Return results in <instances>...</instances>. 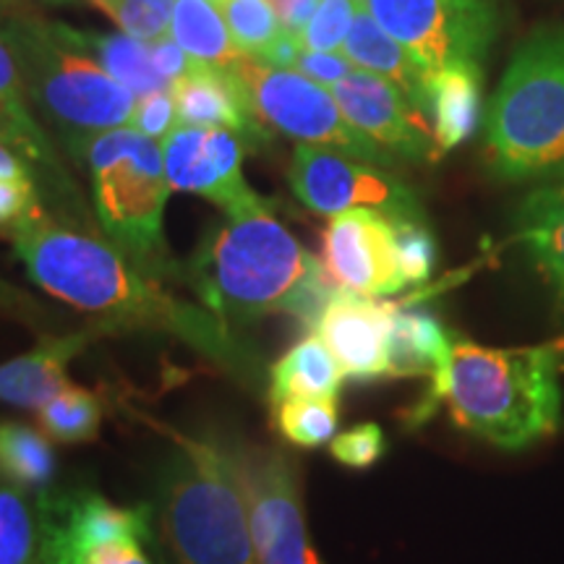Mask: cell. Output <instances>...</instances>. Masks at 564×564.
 Listing matches in <instances>:
<instances>
[{
	"instance_id": "cell-1",
	"label": "cell",
	"mask_w": 564,
	"mask_h": 564,
	"mask_svg": "<svg viewBox=\"0 0 564 564\" xmlns=\"http://www.w3.org/2000/svg\"><path fill=\"white\" fill-rule=\"evenodd\" d=\"M13 251L34 285L79 312L95 314L112 333L152 329L199 352L246 390L267 398L270 371L249 345L209 308L162 291L160 282L137 270L108 238L61 223L42 204L11 228Z\"/></svg>"
},
{
	"instance_id": "cell-2",
	"label": "cell",
	"mask_w": 564,
	"mask_h": 564,
	"mask_svg": "<svg viewBox=\"0 0 564 564\" xmlns=\"http://www.w3.org/2000/svg\"><path fill=\"white\" fill-rule=\"evenodd\" d=\"M562 348H486L449 335V350L436 366L426 398L408 413L411 423L432 419L447 405L465 434L499 449H518L554 434L562 423Z\"/></svg>"
},
{
	"instance_id": "cell-3",
	"label": "cell",
	"mask_w": 564,
	"mask_h": 564,
	"mask_svg": "<svg viewBox=\"0 0 564 564\" xmlns=\"http://www.w3.org/2000/svg\"><path fill=\"white\" fill-rule=\"evenodd\" d=\"M152 507L162 564H257L241 489L223 442L173 434Z\"/></svg>"
},
{
	"instance_id": "cell-4",
	"label": "cell",
	"mask_w": 564,
	"mask_h": 564,
	"mask_svg": "<svg viewBox=\"0 0 564 564\" xmlns=\"http://www.w3.org/2000/svg\"><path fill=\"white\" fill-rule=\"evenodd\" d=\"M319 259L299 243L272 209L228 217L183 270L204 308L225 324H251L291 314L293 301Z\"/></svg>"
},
{
	"instance_id": "cell-5",
	"label": "cell",
	"mask_w": 564,
	"mask_h": 564,
	"mask_svg": "<svg viewBox=\"0 0 564 564\" xmlns=\"http://www.w3.org/2000/svg\"><path fill=\"white\" fill-rule=\"evenodd\" d=\"M486 154L507 181H564V26L533 32L486 116Z\"/></svg>"
},
{
	"instance_id": "cell-6",
	"label": "cell",
	"mask_w": 564,
	"mask_h": 564,
	"mask_svg": "<svg viewBox=\"0 0 564 564\" xmlns=\"http://www.w3.org/2000/svg\"><path fill=\"white\" fill-rule=\"evenodd\" d=\"M82 152L89 162L102 236L152 280H183L162 228L171 181L158 141L123 126L97 133Z\"/></svg>"
},
{
	"instance_id": "cell-7",
	"label": "cell",
	"mask_w": 564,
	"mask_h": 564,
	"mask_svg": "<svg viewBox=\"0 0 564 564\" xmlns=\"http://www.w3.org/2000/svg\"><path fill=\"white\" fill-rule=\"evenodd\" d=\"M0 32L13 47L34 105L58 123L76 152L97 133L131 123L137 95L112 79L100 63H91L87 53L70 47L58 24L17 13L3 19Z\"/></svg>"
},
{
	"instance_id": "cell-8",
	"label": "cell",
	"mask_w": 564,
	"mask_h": 564,
	"mask_svg": "<svg viewBox=\"0 0 564 564\" xmlns=\"http://www.w3.org/2000/svg\"><path fill=\"white\" fill-rule=\"evenodd\" d=\"M225 74L251 116L267 129H278L303 144L329 147L377 167H392L398 160L343 116L333 91L299 70L274 68L241 55L225 66Z\"/></svg>"
},
{
	"instance_id": "cell-9",
	"label": "cell",
	"mask_w": 564,
	"mask_h": 564,
	"mask_svg": "<svg viewBox=\"0 0 564 564\" xmlns=\"http://www.w3.org/2000/svg\"><path fill=\"white\" fill-rule=\"evenodd\" d=\"M40 564H152V507H118L91 489L37 491Z\"/></svg>"
},
{
	"instance_id": "cell-10",
	"label": "cell",
	"mask_w": 564,
	"mask_h": 564,
	"mask_svg": "<svg viewBox=\"0 0 564 564\" xmlns=\"http://www.w3.org/2000/svg\"><path fill=\"white\" fill-rule=\"evenodd\" d=\"M241 489L257 564H322L308 539L291 457L246 440L223 442Z\"/></svg>"
},
{
	"instance_id": "cell-11",
	"label": "cell",
	"mask_w": 564,
	"mask_h": 564,
	"mask_svg": "<svg viewBox=\"0 0 564 564\" xmlns=\"http://www.w3.org/2000/svg\"><path fill=\"white\" fill-rule=\"evenodd\" d=\"M366 9L429 74L481 66L499 30L494 0H366Z\"/></svg>"
},
{
	"instance_id": "cell-12",
	"label": "cell",
	"mask_w": 564,
	"mask_h": 564,
	"mask_svg": "<svg viewBox=\"0 0 564 564\" xmlns=\"http://www.w3.org/2000/svg\"><path fill=\"white\" fill-rule=\"evenodd\" d=\"M293 194L316 215L335 217L348 209H377L390 220H423L419 196L384 167L364 165L329 147L299 144L291 171Z\"/></svg>"
},
{
	"instance_id": "cell-13",
	"label": "cell",
	"mask_w": 564,
	"mask_h": 564,
	"mask_svg": "<svg viewBox=\"0 0 564 564\" xmlns=\"http://www.w3.org/2000/svg\"><path fill=\"white\" fill-rule=\"evenodd\" d=\"M171 188L199 194L228 217L270 209L241 173V139L223 129L178 126L162 141Z\"/></svg>"
},
{
	"instance_id": "cell-14",
	"label": "cell",
	"mask_w": 564,
	"mask_h": 564,
	"mask_svg": "<svg viewBox=\"0 0 564 564\" xmlns=\"http://www.w3.org/2000/svg\"><path fill=\"white\" fill-rule=\"evenodd\" d=\"M324 267L343 291L382 299L408 285L394 246L392 220L377 209H348L324 230Z\"/></svg>"
},
{
	"instance_id": "cell-15",
	"label": "cell",
	"mask_w": 564,
	"mask_h": 564,
	"mask_svg": "<svg viewBox=\"0 0 564 564\" xmlns=\"http://www.w3.org/2000/svg\"><path fill=\"white\" fill-rule=\"evenodd\" d=\"M329 91L343 116L394 158L436 160L434 129L392 82L371 70L352 68Z\"/></svg>"
},
{
	"instance_id": "cell-16",
	"label": "cell",
	"mask_w": 564,
	"mask_h": 564,
	"mask_svg": "<svg viewBox=\"0 0 564 564\" xmlns=\"http://www.w3.org/2000/svg\"><path fill=\"white\" fill-rule=\"evenodd\" d=\"M316 335L333 350L345 379L371 382L390 377V303L340 288L322 314Z\"/></svg>"
},
{
	"instance_id": "cell-17",
	"label": "cell",
	"mask_w": 564,
	"mask_h": 564,
	"mask_svg": "<svg viewBox=\"0 0 564 564\" xmlns=\"http://www.w3.org/2000/svg\"><path fill=\"white\" fill-rule=\"evenodd\" d=\"M105 333H112V329L108 324L97 322V327L82 329V333L47 335L32 350L0 364V403L37 413L47 400L70 384V361L82 356L95 337Z\"/></svg>"
},
{
	"instance_id": "cell-18",
	"label": "cell",
	"mask_w": 564,
	"mask_h": 564,
	"mask_svg": "<svg viewBox=\"0 0 564 564\" xmlns=\"http://www.w3.org/2000/svg\"><path fill=\"white\" fill-rule=\"evenodd\" d=\"M171 95L175 102V118L181 126L230 131L243 144L253 147L272 139L270 129L259 123L241 102L225 68L192 58L186 76L173 82Z\"/></svg>"
},
{
	"instance_id": "cell-19",
	"label": "cell",
	"mask_w": 564,
	"mask_h": 564,
	"mask_svg": "<svg viewBox=\"0 0 564 564\" xmlns=\"http://www.w3.org/2000/svg\"><path fill=\"white\" fill-rule=\"evenodd\" d=\"M343 53L356 68L371 70V74L392 82L415 110L429 116V79H432V74L392 34H387L377 24V19L371 17L366 6H358Z\"/></svg>"
},
{
	"instance_id": "cell-20",
	"label": "cell",
	"mask_w": 564,
	"mask_h": 564,
	"mask_svg": "<svg viewBox=\"0 0 564 564\" xmlns=\"http://www.w3.org/2000/svg\"><path fill=\"white\" fill-rule=\"evenodd\" d=\"M514 236L564 308V186L528 194L514 215Z\"/></svg>"
},
{
	"instance_id": "cell-21",
	"label": "cell",
	"mask_w": 564,
	"mask_h": 564,
	"mask_svg": "<svg viewBox=\"0 0 564 564\" xmlns=\"http://www.w3.org/2000/svg\"><path fill=\"white\" fill-rule=\"evenodd\" d=\"M436 160L474 137L481 116V66H447L429 79Z\"/></svg>"
},
{
	"instance_id": "cell-22",
	"label": "cell",
	"mask_w": 564,
	"mask_h": 564,
	"mask_svg": "<svg viewBox=\"0 0 564 564\" xmlns=\"http://www.w3.org/2000/svg\"><path fill=\"white\" fill-rule=\"evenodd\" d=\"M345 382L343 366L319 335H306L280 361L270 366L267 403L291 398H340Z\"/></svg>"
},
{
	"instance_id": "cell-23",
	"label": "cell",
	"mask_w": 564,
	"mask_h": 564,
	"mask_svg": "<svg viewBox=\"0 0 564 564\" xmlns=\"http://www.w3.org/2000/svg\"><path fill=\"white\" fill-rule=\"evenodd\" d=\"M61 37L76 51L95 55L97 63L108 70L116 82L129 87L137 97H150L158 91L171 89V82L154 66V58L147 42H139L129 34H102V32H82L58 24Z\"/></svg>"
},
{
	"instance_id": "cell-24",
	"label": "cell",
	"mask_w": 564,
	"mask_h": 564,
	"mask_svg": "<svg viewBox=\"0 0 564 564\" xmlns=\"http://www.w3.org/2000/svg\"><path fill=\"white\" fill-rule=\"evenodd\" d=\"M449 350V333L426 308L390 306V377H432Z\"/></svg>"
},
{
	"instance_id": "cell-25",
	"label": "cell",
	"mask_w": 564,
	"mask_h": 564,
	"mask_svg": "<svg viewBox=\"0 0 564 564\" xmlns=\"http://www.w3.org/2000/svg\"><path fill=\"white\" fill-rule=\"evenodd\" d=\"M58 474V455L42 429L0 421V478L24 491H45Z\"/></svg>"
},
{
	"instance_id": "cell-26",
	"label": "cell",
	"mask_w": 564,
	"mask_h": 564,
	"mask_svg": "<svg viewBox=\"0 0 564 564\" xmlns=\"http://www.w3.org/2000/svg\"><path fill=\"white\" fill-rule=\"evenodd\" d=\"M171 37L188 53V58L217 68L230 66L243 55L212 0H175Z\"/></svg>"
},
{
	"instance_id": "cell-27",
	"label": "cell",
	"mask_w": 564,
	"mask_h": 564,
	"mask_svg": "<svg viewBox=\"0 0 564 564\" xmlns=\"http://www.w3.org/2000/svg\"><path fill=\"white\" fill-rule=\"evenodd\" d=\"M37 423L51 442L87 444L95 442L102 426V403L95 392L68 384L37 411Z\"/></svg>"
},
{
	"instance_id": "cell-28",
	"label": "cell",
	"mask_w": 564,
	"mask_h": 564,
	"mask_svg": "<svg viewBox=\"0 0 564 564\" xmlns=\"http://www.w3.org/2000/svg\"><path fill=\"white\" fill-rule=\"evenodd\" d=\"M270 408L274 429L295 447L316 449L337 436L340 426L337 398H291Z\"/></svg>"
},
{
	"instance_id": "cell-29",
	"label": "cell",
	"mask_w": 564,
	"mask_h": 564,
	"mask_svg": "<svg viewBox=\"0 0 564 564\" xmlns=\"http://www.w3.org/2000/svg\"><path fill=\"white\" fill-rule=\"evenodd\" d=\"M0 564H40L37 505L6 478H0Z\"/></svg>"
},
{
	"instance_id": "cell-30",
	"label": "cell",
	"mask_w": 564,
	"mask_h": 564,
	"mask_svg": "<svg viewBox=\"0 0 564 564\" xmlns=\"http://www.w3.org/2000/svg\"><path fill=\"white\" fill-rule=\"evenodd\" d=\"M217 9L228 24L238 51L251 58H262L285 32L270 0H220Z\"/></svg>"
},
{
	"instance_id": "cell-31",
	"label": "cell",
	"mask_w": 564,
	"mask_h": 564,
	"mask_svg": "<svg viewBox=\"0 0 564 564\" xmlns=\"http://www.w3.org/2000/svg\"><path fill=\"white\" fill-rule=\"evenodd\" d=\"M358 6L361 3H356V0H319V9L314 11L306 30L301 32L303 47L306 51L343 53Z\"/></svg>"
},
{
	"instance_id": "cell-32",
	"label": "cell",
	"mask_w": 564,
	"mask_h": 564,
	"mask_svg": "<svg viewBox=\"0 0 564 564\" xmlns=\"http://www.w3.org/2000/svg\"><path fill=\"white\" fill-rule=\"evenodd\" d=\"M173 6L175 0H118L108 17L118 21L123 34L150 45L171 34Z\"/></svg>"
},
{
	"instance_id": "cell-33",
	"label": "cell",
	"mask_w": 564,
	"mask_h": 564,
	"mask_svg": "<svg viewBox=\"0 0 564 564\" xmlns=\"http://www.w3.org/2000/svg\"><path fill=\"white\" fill-rule=\"evenodd\" d=\"M394 246L408 282H426L436 264V241L423 220H392Z\"/></svg>"
},
{
	"instance_id": "cell-34",
	"label": "cell",
	"mask_w": 564,
	"mask_h": 564,
	"mask_svg": "<svg viewBox=\"0 0 564 564\" xmlns=\"http://www.w3.org/2000/svg\"><path fill=\"white\" fill-rule=\"evenodd\" d=\"M329 453L345 468L366 470L384 457L387 436L379 423H358L329 442Z\"/></svg>"
},
{
	"instance_id": "cell-35",
	"label": "cell",
	"mask_w": 564,
	"mask_h": 564,
	"mask_svg": "<svg viewBox=\"0 0 564 564\" xmlns=\"http://www.w3.org/2000/svg\"><path fill=\"white\" fill-rule=\"evenodd\" d=\"M0 102L9 108L21 123L37 126L30 112V91H26L24 76L13 55V47L6 40V34L0 32Z\"/></svg>"
},
{
	"instance_id": "cell-36",
	"label": "cell",
	"mask_w": 564,
	"mask_h": 564,
	"mask_svg": "<svg viewBox=\"0 0 564 564\" xmlns=\"http://www.w3.org/2000/svg\"><path fill=\"white\" fill-rule=\"evenodd\" d=\"M175 118V102L171 89L158 91V95L139 97L137 110H133L131 126L150 139H165L173 131Z\"/></svg>"
},
{
	"instance_id": "cell-37",
	"label": "cell",
	"mask_w": 564,
	"mask_h": 564,
	"mask_svg": "<svg viewBox=\"0 0 564 564\" xmlns=\"http://www.w3.org/2000/svg\"><path fill=\"white\" fill-rule=\"evenodd\" d=\"M356 68L345 53H324V51H303L299 55L293 70H299L301 76L312 79L319 87L333 89L337 82H343L350 70Z\"/></svg>"
},
{
	"instance_id": "cell-38",
	"label": "cell",
	"mask_w": 564,
	"mask_h": 564,
	"mask_svg": "<svg viewBox=\"0 0 564 564\" xmlns=\"http://www.w3.org/2000/svg\"><path fill=\"white\" fill-rule=\"evenodd\" d=\"M34 204L40 199L32 178L0 181V228H13Z\"/></svg>"
},
{
	"instance_id": "cell-39",
	"label": "cell",
	"mask_w": 564,
	"mask_h": 564,
	"mask_svg": "<svg viewBox=\"0 0 564 564\" xmlns=\"http://www.w3.org/2000/svg\"><path fill=\"white\" fill-rule=\"evenodd\" d=\"M150 53L154 58V66H158L160 74L165 76L167 82H171V87H173V82L183 79L188 66H192V58H188V53L183 51V47L171 37V34H167V37H160V40L150 42Z\"/></svg>"
},
{
	"instance_id": "cell-40",
	"label": "cell",
	"mask_w": 564,
	"mask_h": 564,
	"mask_svg": "<svg viewBox=\"0 0 564 564\" xmlns=\"http://www.w3.org/2000/svg\"><path fill=\"white\" fill-rule=\"evenodd\" d=\"M0 312L26 324H37L42 319L40 303L3 278H0Z\"/></svg>"
},
{
	"instance_id": "cell-41",
	"label": "cell",
	"mask_w": 564,
	"mask_h": 564,
	"mask_svg": "<svg viewBox=\"0 0 564 564\" xmlns=\"http://www.w3.org/2000/svg\"><path fill=\"white\" fill-rule=\"evenodd\" d=\"M274 13H278L280 24L285 26L288 32L299 34L306 30V24L312 21L314 11L319 9V0H270Z\"/></svg>"
},
{
	"instance_id": "cell-42",
	"label": "cell",
	"mask_w": 564,
	"mask_h": 564,
	"mask_svg": "<svg viewBox=\"0 0 564 564\" xmlns=\"http://www.w3.org/2000/svg\"><path fill=\"white\" fill-rule=\"evenodd\" d=\"M24 178H32L26 162L21 160L17 152H11L9 144L0 139V181H24Z\"/></svg>"
},
{
	"instance_id": "cell-43",
	"label": "cell",
	"mask_w": 564,
	"mask_h": 564,
	"mask_svg": "<svg viewBox=\"0 0 564 564\" xmlns=\"http://www.w3.org/2000/svg\"><path fill=\"white\" fill-rule=\"evenodd\" d=\"M17 13H21L17 0H0V19L17 17Z\"/></svg>"
},
{
	"instance_id": "cell-44",
	"label": "cell",
	"mask_w": 564,
	"mask_h": 564,
	"mask_svg": "<svg viewBox=\"0 0 564 564\" xmlns=\"http://www.w3.org/2000/svg\"><path fill=\"white\" fill-rule=\"evenodd\" d=\"M91 3H95V6H100V9H102L105 13H110V9H112V6L118 3V0H91Z\"/></svg>"
},
{
	"instance_id": "cell-45",
	"label": "cell",
	"mask_w": 564,
	"mask_h": 564,
	"mask_svg": "<svg viewBox=\"0 0 564 564\" xmlns=\"http://www.w3.org/2000/svg\"><path fill=\"white\" fill-rule=\"evenodd\" d=\"M42 3H47V6H68V3H74V0H42Z\"/></svg>"
},
{
	"instance_id": "cell-46",
	"label": "cell",
	"mask_w": 564,
	"mask_h": 564,
	"mask_svg": "<svg viewBox=\"0 0 564 564\" xmlns=\"http://www.w3.org/2000/svg\"><path fill=\"white\" fill-rule=\"evenodd\" d=\"M356 3H361V6H366V0H356Z\"/></svg>"
}]
</instances>
